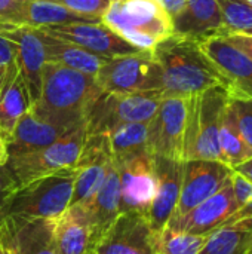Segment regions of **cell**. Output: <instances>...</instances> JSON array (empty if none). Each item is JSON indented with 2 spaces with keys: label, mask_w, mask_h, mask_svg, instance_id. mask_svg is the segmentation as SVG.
<instances>
[{
  "label": "cell",
  "mask_w": 252,
  "mask_h": 254,
  "mask_svg": "<svg viewBox=\"0 0 252 254\" xmlns=\"http://www.w3.org/2000/svg\"><path fill=\"white\" fill-rule=\"evenodd\" d=\"M238 210L232 185L229 182L221 190L205 199L187 214L169 220L166 228L193 235H209L212 231L224 225Z\"/></svg>",
  "instance_id": "e0dca14e"
},
{
  "label": "cell",
  "mask_w": 252,
  "mask_h": 254,
  "mask_svg": "<svg viewBox=\"0 0 252 254\" xmlns=\"http://www.w3.org/2000/svg\"><path fill=\"white\" fill-rule=\"evenodd\" d=\"M4 71H6V67H0V91H1L3 79H4Z\"/></svg>",
  "instance_id": "7bdbcfd3"
},
{
  "label": "cell",
  "mask_w": 252,
  "mask_h": 254,
  "mask_svg": "<svg viewBox=\"0 0 252 254\" xmlns=\"http://www.w3.org/2000/svg\"><path fill=\"white\" fill-rule=\"evenodd\" d=\"M199 43L205 55L229 80V91L252 97V57L224 37H209Z\"/></svg>",
  "instance_id": "ac0fdd59"
},
{
  "label": "cell",
  "mask_w": 252,
  "mask_h": 254,
  "mask_svg": "<svg viewBox=\"0 0 252 254\" xmlns=\"http://www.w3.org/2000/svg\"><path fill=\"white\" fill-rule=\"evenodd\" d=\"M233 171H236V173L242 174L244 177H247L248 180H251L252 182V156L248 159V161H245V162H242L241 165L235 167V168H233Z\"/></svg>",
  "instance_id": "60d3db41"
},
{
  "label": "cell",
  "mask_w": 252,
  "mask_h": 254,
  "mask_svg": "<svg viewBox=\"0 0 252 254\" xmlns=\"http://www.w3.org/2000/svg\"><path fill=\"white\" fill-rule=\"evenodd\" d=\"M71 129V128H70ZM65 128L49 124L39 116H36L31 110H28L16 124L13 134L7 143L9 156L33 152L42 147H46L62 137L67 131Z\"/></svg>",
  "instance_id": "603a6c76"
},
{
  "label": "cell",
  "mask_w": 252,
  "mask_h": 254,
  "mask_svg": "<svg viewBox=\"0 0 252 254\" xmlns=\"http://www.w3.org/2000/svg\"><path fill=\"white\" fill-rule=\"evenodd\" d=\"M151 51L159 68L156 89L163 97L190 98L214 86L230 89L229 80L195 39L172 34Z\"/></svg>",
  "instance_id": "6da1fadb"
},
{
  "label": "cell",
  "mask_w": 252,
  "mask_h": 254,
  "mask_svg": "<svg viewBox=\"0 0 252 254\" xmlns=\"http://www.w3.org/2000/svg\"><path fill=\"white\" fill-rule=\"evenodd\" d=\"M9 37L16 46V65L21 77L24 79L31 106L37 101L42 89V74L43 65L46 63V52L43 42L33 27H18L12 31L0 33Z\"/></svg>",
  "instance_id": "d6986e66"
},
{
  "label": "cell",
  "mask_w": 252,
  "mask_h": 254,
  "mask_svg": "<svg viewBox=\"0 0 252 254\" xmlns=\"http://www.w3.org/2000/svg\"><path fill=\"white\" fill-rule=\"evenodd\" d=\"M56 220L7 216L0 219L3 254H58L55 247Z\"/></svg>",
  "instance_id": "7c38bea8"
},
{
  "label": "cell",
  "mask_w": 252,
  "mask_h": 254,
  "mask_svg": "<svg viewBox=\"0 0 252 254\" xmlns=\"http://www.w3.org/2000/svg\"><path fill=\"white\" fill-rule=\"evenodd\" d=\"M252 235V217L227 222L212 231L199 254H247Z\"/></svg>",
  "instance_id": "484cf974"
},
{
  "label": "cell",
  "mask_w": 252,
  "mask_h": 254,
  "mask_svg": "<svg viewBox=\"0 0 252 254\" xmlns=\"http://www.w3.org/2000/svg\"><path fill=\"white\" fill-rule=\"evenodd\" d=\"M159 68L153 51H137L107 58L95 74L102 92L129 94L140 91H157Z\"/></svg>",
  "instance_id": "ba28073f"
},
{
  "label": "cell",
  "mask_w": 252,
  "mask_h": 254,
  "mask_svg": "<svg viewBox=\"0 0 252 254\" xmlns=\"http://www.w3.org/2000/svg\"><path fill=\"white\" fill-rule=\"evenodd\" d=\"M232 171L230 167L220 161H184L180 199L171 220L187 214L205 199L221 190L230 182Z\"/></svg>",
  "instance_id": "8fae6325"
},
{
  "label": "cell",
  "mask_w": 252,
  "mask_h": 254,
  "mask_svg": "<svg viewBox=\"0 0 252 254\" xmlns=\"http://www.w3.org/2000/svg\"><path fill=\"white\" fill-rule=\"evenodd\" d=\"M43 30L102 58L119 57L138 51L126 40H123L117 33H114L110 27H107L102 21L45 27Z\"/></svg>",
  "instance_id": "9a60e30c"
},
{
  "label": "cell",
  "mask_w": 252,
  "mask_h": 254,
  "mask_svg": "<svg viewBox=\"0 0 252 254\" xmlns=\"http://www.w3.org/2000/svg\"><path fill=\"white\" fill-rule=\"evenodd\" d=\"M245 1H247L248 4H251V6H252V0H245Z\"/></svg>",
  "instance_id": "bcb514c9"
},
{
  "label": "cell",
  "mask_w": 252,
  "mask_h": 254,
  "mask_svg": "<svg viewBox=\"0 0 252 254\" xmlns=\"http://www.w3.org/2000/svg\"><path fill=\"white\" fill-rule=\"evenodd\" d=\"M0 254H3V250H1V247H0Z\"/></svg>",
  "instance_id": "7dc6e473"
},
{
  "label": "cell",
  "mask_w": 252,
  "mask_h": 254,
  "mask_svg": "<svg viewBox=\"0 0 252 254\" xmlns=\"http://www.w3.org/2000/svg\"><path fill=\"white\" fill-rule=\"evenodd\" d=\"M159 235L151 229L146 214L126 211L117 216L92 252L97 254H157Z\"/></svg>",
  "instance_id": "30bf717a"
},
{
  "label": "cell",
  "mask_w": 252,
  "mask_h": 254,
  "mask_svg": "<svg viewBox=\"0 0 252 254\" xmlns=\"http://www.w3.org/2000/svg\"><path fill=\"white\" fill-rule=\"evenodd\" d=\"M252 250V235H251V241H250V252Z\"/></svg>",
  "instance_id": "f6af8a7d"
},
{
  "label": "cell",
  "mask_w": 252,
  "mask_h": 254,
  "mask_svg": "<svg viewBox=\"0 0 252 254\" xmlns=\"http://www.w3.org/2000/svg\"><path fill=\"white\" fill-rule=\"evenodd\" d=\"M230 45L239 48L241 51H244L245 54H248L250 57H252V36L248 34H241V33H230L223 36Z\"/></svg>",
  "instance_id": "74e56055"
},
{
  "label": "cell",
  "mask_w": 252,
  "mask_h": 254,
  "mask_svg": "<svg viewBox=\"0 0 252 254\" xmlns=\"http://www.w3.org/2000/svg\"><path fill=\"white\" fill-rule=\"evenodd\" d=\"M217 3L223 16L224 36L252 28V6L245 0H217Z\"/></svg>",
  "instance_id": "4dcf8cb0"
},
{
  "label": "cell",
  "mask_w": 252,
  "mask_h": 254,
  "mask_svg": "<svg viewBox=\"0 0 252 254\" xmlns=\"http://www.w3.org/2000/svg\"><path fill=\"white\" fill-rule=\"evenodd\" d=\"M100 92L95 76L46 61L40 95L30 110L49 124L70 129L85 121L88 106Z\"/></svg>",
  "instance_id": "7a4b0ae2"
},
{
  "label": "cell",
  "mask_w": 252,
  "mask_h": 254,
  "mask_svg": "<svg viewBox=\"0 0 252 254\" xmlns=\"http://www.w3.org/2000/svg\"><path fill=\"white\" fill-rule=\"evenodd\" d=\"M183 162L153 156L156 192L147 211V219L156 234H160L166 228L177 208L183 180Z\"/></svg>",
  "instance_id": "2e32d148"
},
{
  "label": "cell",
  "mask_w": 252,
  "mask_h": 254,
  "mask_svg": "<svg viewBox=\"0 0 252 254\" xmlns=\"http://www.w3.org/2000/svg\"><path fill=\"white\" fill-rule=\"evenodd\" d=\"M30 0H0V33L25 25Z\"/></svg>",
  "instance_id": "d6a6232c"
},
{
  "label": "cell",
  "mask_w": 252,
  "mask_h": 254,
  "mask_svg": "<svg viewBox=\"0 0 252 254\" xmlns=\"http://www.w3.org/2000/svg\"><path fill=\"white\" fill-rule=\"evenodd\" d=\"M208 235H193L165 228L159 235L157 254H199Z\"/></svg>",
  "instance_id": "f546056e"
},
{
  "label": "cell",
  "mask_w": 252,
  "mask_h": 254,
  "mask_svg": "<svg viewBox=\"0 0 252 254\" xmlns=\"http://www.w3.org/2000/svg\"><path fill=\"white\" fill-rule=\"evenodd\" d=\"M245 217H252V199L247 205H244L242 208H239L227 222H235V220H241V219H245Z\"/></svg>",
  "instance_id": "ab89813d"
},
{
  "label": "cell",
  "mask_w": 252,
  "mask_h": 254,
  "mask_svg": "<svg viewBox=\"0 0 252 254\" xmlns=\"http://www.w3.org/2000/svg\"><path fill=\"white\" fill-rule=\"evenodd\" d=\"M55 247L58 254L91 253V231L85 211L68 207L55 225Z\"/></svg>",
  "instance_id": "d4e9b609"
},
{
  "label": "cell",
  "mask_w": 252,
  "mask_h": 254,
  "mask_svg": "<svg viewBox=\"0 0 252 254\" xmlns=\"http://www.w3.org/2000/svg\"><path fill=\"white\" fill-rule=\"evenodd\" d=\"M37 33L45 46L46 61L58 63L68 68L95 76L98 73V70L101 68V65L107 60V58L98 57L95 54H91L71 42L59 39V37L45 31L43 28H37Z\"/></svg>",
  "instance_id": "cb8c5ba5"
},
{
  "label": "cell",
  "mask_w": 252,
  "mask_h": 254,
  "mask_svg": "<svg viewBox=\"0 0 252 254\" xmlns=\"http://www.w3.org/2000/svg\"><path fill=\"white\" fill-rule=\"evenodd\" d=\"M76 176L77 170L70 168L18 186L4 202L0 219L19 216L58 220L70 207Z\"/></svg>",
  "instance_id": "277c9868"
},
{
  "label": "cell",
  "mask_w": 252,
  "mask_h": 254,
  "mask_svg": "<svg viewBox=\"0 0 252 254\" xmlns=\"http://www.w3.org/2000/svg\"><path fill=\"white\" fill-rule=\"evenodd\" d=\"M189 98L163 97L159 109L147 124V150L153 156L184 161V134Z\"/></svg>",
  "instance_id": "9c48e42d"
},
{
  "label": "cell",
  "mask_w": 252,
  "mask_h": 254,
  "mask_svg": "<svg viewBox=\"0 0 252 254\" xmlns=\"http://www.w3.org/2000/svg\"><path fill=\"white\" fill-rule=\"evenodd\" d=\"M230 185H232V190H233L238 208H242L252 199V182L247 177H244L242 174L232 171Z\"/></svg>",
  "instance_id": "e575fe53"
},
{
  "label": "cell",
  "mask_w": 252,
  "mask_h": 254,
  "mask_svg": "<svg viewBox=\"0 0 252 254\" xmlns=\"http://www.w3.org/2000/svg\"><path fill=\"white\" fill-rule=\"evenodd\" d=\"M42 1H50L74 13L101 19L102 13L105 12V9L110 6L113 0H42Z\"/></svg>",
  "instance_id": "836d02e7"
},
{
  "label": "cell",
  "mask_w": 252,
  "mask_h": 254,
  "mask_svg": "<svg viewBox=\"0 0 252 254\" xmlns=\"http://www.w3.org/2000/svg\"><path fill=\"white\" fill-rule=\"evenodd\" d=\"M229 98V89L214 86L189 98V113L184 134V161H220L218 132L221 116Z\"/></svg>",
  "instance_id": "5b68a950"
},
{
  "label": "cell",
  "mask_w": 252,
  "mask_h": 254,
  "mask_svg": "<svg viewBox=\"0 0 252 254\" xmlns=\"http://www.w3.org/2000/svg\"><path fill=\"white\" fill-rule=\"evenodd\" d=\"M156 1L163 7V10L171 16V19L175 15H178L187 3V0H156Z\"/></svg>",
  "instance_id": "f35d334b"
},
{
  "label": "cell",
  "mask_w": 252,
  "mask_h": 254,
  "mask_svg": "<svg viewBox=\"0 0 252 254\" xmlns=\"http://www.w3.org/2000/svg\"><path fill=\"white\" fill-rule=\"evenodd\" d=\"M101 21L138 51H151L174 34L171 16L156 0H113Z\"/></svg>",
  "instance_id": "3957f363"
},
{
  "label": "cell",
  "mask_w": 252,
  "mask_h": 254,
  "mask_svg": "<svg viewBox=\"0 0 252 254\" xmlns=\"http://www.w3.org/2000/svg\"><path fill=\"white\" fill-rule=\"evenodd\" d=\"M174 34L202 42L224 36V24L217 0H187L178 15L172 18Z\"/></svg>",
  "instance_id": "44dd1931"
},
{
  "label": "cell",
  "mask_w": 252,
  "mask_h": 254,
  "mask_svg": "<svg viewBox=\"0 0 252 254\" xmlns=\"http://www.w3.org/2000/svg\"><path fill=\"white\" fill-rule=\"evenodd\" d=\"M89 254H97V253H94V252H91V253H89Z\"/></svg>",
  "instance_id": "681fc988"
},
{
  "label": "cell",
  "mask_w": 252,
  "mask_h": 254,
  "mask_svg": "<svg viewBox=\"0 0 252 254\" xmlns=\"http://www.w3.org/2000/svg\"><path fill=\"white\" fill-rule=\"evenodd\" d=\"M15 61H16L15 43L9 37L0 34V67H7Z\"/></svg>",
  "instance_id": "8d00e7d4"
},
{
  "label": "cell",
  "mask_w": 252,
  "mask_h": 254,
  "mask_svg": "<svg viewBox=\"0 0 252 254\" xmlns=\"http://www.w3.org/2000/svg\"><path fill=\"white\" fill-rule=\"evenodd\" d=\"M119 174L120 213L137 211L147 217V211L156 192V174L153 155L140 153L122 162H113Z\"/></svg>",
  "instance_id": "4fadbf2b"
},
{
  "label": "cell",
  "mask_w": 252,
  "mask_h": 254,
  "mask_svg": "<svg viewBox=\"0 0 252 254\" xmlns=\"http://www.w3.org/2000/svg\"><path fill=\"white\" fill-rule=\"evenodd\" d=\"M111 162L108 138L105 134L86 135L79 161L77 176L70 199V207H86L100 190L107 167Z\"/></svg>",
  "instance_id": "5bb4252c"
},
{
  "label": "cell",
  "mask_w": 252,
  "mask_h": 254,
  "mask_svg": "<svg viewBox=\"0 0 252 254\" xmlns=\"http://www.w3.org/2000/svg\"><path fill=\"white\" fill-rule=\"evenodd\" d=\"M18 186H19V183L16 182L12 171L7 168V165L0 167V213H1L4 202L7 201V198L12 195V192Z\"/></svg>",
  "instance_id": "d590c367"
},
{
  "label": "cell",
  "mask_w": 252,
  "mask_h": 254,
  "mask_svg": "<svg viewBox=\"0 0 252 254\" xmlns=\"http://www.w3.org/2000/svg\"><path fill=\"white\" fill-rule=\"evenodd\" d=\"M241 34H248V36H252V28L247 30V31H244V33H241Z\"/></svg>",
  "instance_id": "ee69618b"
},
{
  "label": "cell",
  "mask_w": 252,
  "mask_h": 254,
  "mask_svg": "<svg viewBox=\"0 0 252 254\" xmlns=\"http://www.w3.org/2000/svg\"><path fill=\"white\" fill-rule=\"evenodd\" d=\"M229 103L233 107L241 135L252 150V97L229 91Z\"/></svg>",
  "instance_id": "1f68e13d"
},
{
  "label": "cell",
  "mask_w": 252,
  "mask_h": 254,
  "mask_svg": "<svg viewBox=\"0 0 252 254\" xmlns=\"http://www.w3.org/2000/svg\"><path fill=\"white\" fill-rule=\"evenodd\" d=\"M247 254H252V250H251V252H248V253H247Z\"/></svg>",
  "instance_id": "c3c4849f"
},
{
  "label": "cell",
  "mask_w": 252,
  "mask_h": 254,
  "mask_svg": "<svg viewBox=\"0 0 252 254\" xmlns=\"http://www.w3.org/2000/svg\"><path fill=\"white\" fill-rule=\"evenodd\" d=\"M147 124L132 122L123 124L107 132L110 153L113 162H122L147 150Z\"/></svg>",
  "instance_id": "83f0119b"
},
{
  "label": "cell",
  "mask_w": 252,
  "mask_h": 254,
  "mask_svg": "<svg viewBox=\"0 0 252 254\" xmlns=\"http://www.w3.org/2000/svg\"><path fill=\"white\" fill-rule=\"evenodd\" d=\"M218 143H220V152H221V162L230 167L232 170L241 165L242 162L248 161L252 156V150L241 135L236 116H235L232 104L229 103V98H227V103L221 116Z\"/></svg>",
  "instance_id": "4316f807"
},
{
  "label": "cell",
  "mask_w": 252,
  "mask_h": 254,
  "mask_svg": "<svg viewBox=\"0 0 252 254\" xmlns=\"http://www.w3.org/2000/svg\"><path fill=\"white\" fill-rule=\"evenodd\" d=\"M162 100L163 95L157 91L129 94H108L101 91L86 109V135L107 134L123 124L149 122Z\"/></svg>",
  "instance_id": "8992f818"
},
{
  "label": "cell",
  "mask_w": 252,
  "mask_h": 254,
  "mask_svg": "<svg viewBox=\"0 0 252 254\" xmlns=\"http://www.w3.org/2000/svg\"><path fill=\"white\" fill-rule=\"evenodd\" d=\"M95 21H101V19L74 13L50 1L30 0L27 7L25 25L33 28H45V27H56L65 24H77V22H95Z\"/></svg>",
  "instance_id": "f1b7e54d"
},
{
  "label": "cell",
  "mask_w": 252,
  "mask_h": 254,
  "mask_svg": "<svg viewBox=\"0 0 252 254\" xmlns=\"http://www.w3.org/2000/svg\"><path fill=\"white\" fill-rule=\"evenodd\" d=\"M85 140L86 127L83 121L46 147L9 156L6 165L21 186L39 177L76 168Z\"/></svg>",
  "instance_id": "52a82bcc"
},
{
  "label": "cell",
  "mask_w": 252,
  "mask_h": 254,
  "mask_svg": "<svg viewBox=\"0 0 252 254\" xmlns=\"http://www.w3.org/2000/svg\"><path fill=\"white\" fill-rule=\"evenodd\" d=\"M89 223L91 231V252L97 246V243L102 238L107 229L113 225V222L120 214V189H119V174L117 168L111 162L107 167V173L104 182L92 198V201L86 207H80Z\"/></svg>",
  "instance_id": "ffe728a7"
},
{
  "label": "cell",
  "mask_w": 252,
  "mask_h": 254,
  "mask_svg": "<svg viewBox=\"0 0 252 254\" xmlns=\"http://www.w3.org/2000/svg\"><path fill=\"white\" fill-rule=\"evenodd\" d=\"M31 109V100L16 61L6 67L0 91V135L9 143L18 121Z\"/></svg>",
  "instance_id": "7402d4cb"
},
{
  "label": "cell",
  "mask_w": 252,
  "mask_h": 254,
  "mask_svg": "<svg viewBox=\"0 0 252 254\" xmlns=\"http://www.w3.org/2000/svg\"><path fill=\"white\" fill-rule=\"evenodd\" d=\"M9 159V152H7V143L6 140L0 135V167L6 165Z\"/></svg>",
  "instance_id": "b9f144b4"
}]
</instances>
